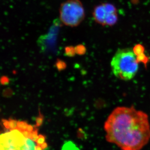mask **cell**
I'll list each match as a JSON object with an SVG mask.
<instances>
[{"label": "cell", "mask_w": 150, "mask_h": 150, "mask_svg": "<svg viewBox=\"0 0 150 150\" xmlns=\"http://www.w3.org/2000/svg\"><path fill=\"white\" fill-rule=\"evenodd\" d=\"M28 123L25 121H18L17 129L18 130L21 131L26 130L28 127Z\"/></svg>", "instance_id": "5b68a950"}, {"label": "cell", "mask_w": 150, "mask_h": 150, "mask_svg": "<svg viewBox=\"0 0 150 150\" xmlns=\"http://www.w3.org/2000/svg\"><path fill=\"white\" fill-rule=\"evenodd\" d=\"M39 137L38 135V129L37 128V127L35 126V129L33 131L31 132V140H32L33 142H36L38 139Z\"/></svg>", "instance_id": "ba28073f"}, {"label": "cell", "mask_w": 150, "mask_h": 150, "mask_svg": "<svg viewBox=\"0 0 150 150\" xmlns=\"http://www.w3.org/2000/svg\"><path fill=\"white\" fill-rule=\"evenodd\" d=\"M107 142L122 150H140L150 139L147 114L134 107L115 109L104 123Z\"/></svg>", "instance_id": "6da1fadb"}, {"label": "cell", "mask_w": 150, "mask_h": 150, "mask_svg": "<svg viewBox=\"0 0 150 150\" xmlns=\"http://www.w3.org/2000/svg\"><path fill=\"white\" fill-rule=\"evenodd\" d=\"M35 150H43V149H42V148L41 147V146L40 145H37V146H35Z\"/></svg>", "instance_id": "9a60e30c"}, {"label": "cell", "mask_w": 150, "mask_h": 150, "mask_svg": "<svg viewBox=\"0 0 150 150\" xmlns=\"http://www.w3.org/2000/svg\"><path fill=\"white\" fill-rule=\"evenodd\" d=\"M40 146H41V147L43 150H45L48 147L47 143L45 142V143H43Z\"/></svg>", "instance_id": "5bb4252c"}, {"label": "cell", "mask_w": 150, "mask_h": 150, "mask_svg": "<svg viewBox=\"0 0 150 150\" xmlns=\"http://www.w3.org/2000/svg\"><path fill=\"white\" fill-rule=\"evenodd\" d=\"M61 22L67 26L76 27L83 21L85 9L80 0H67L61 4L59 9Z\"/></svg>", "instance_id": "3957f363"}, {"label": "cell", "mask_w": 150, "mask_h": 150, "mask_svg": "<svg viewBox=\"0 0 150 150\" xmlns=\"http://www.w3.org/2000/svg\"><path fill=\"white\" fill-rule=\"evenodd\" d=\"M34 129H35V126H33L31 125L28 124V127H27V129H26V130L29 132L31 133V132L33 131Z\"/></svg>", "instance_id": "4fadbf2b"}, {"label": "cell", "mask_w": 150, "mask_h": 150, "mask_svg": "<svg viewBox=\"0 0 150 150\" xmlns=\"http://www.w3.org/2000/svg\"><path fill=\"white\" fill-rule=\"evenodd\" d=\"M9 122L10 126V130H14L17 129L18 121L16 120L12 119L11 118H9Z\"/></svg>", "instance_id": "52a82bcc"}, {"label": "cell", "mask_w": 150, "mask_h": 150, "mask_svg": "<svg viewBox=\"0 0 150 150\" xmlns=\"http://www.w3.org/2000/svg\"><path fill=\"white\" fill-rule=\"evenodd\" d=\"M10 82V80L7 76H4L0 78V83L2 85H7Z\"/></svg>", "instance_id": "30bf717a"}, {"label": "cell", "mask_w": 150, "mask_h": 150, "mask_svg": "<svg viewBox=\"0 0 150 150\" xmlns=\"http://www.w3.org/2000/svg\"><path fill=\"white\" fill-rule=\"evenodd\" d=\"M1 122H2V124H3V126H4L5 128L10 130V126H9V122L8 120L3 118V119H1Z\"/></svg>", "instance_id": "8fae6325"}, {"label": "cell", "mask_w": 150, "mask_h": 150, "mask_svg": "<svg viewBox=\"0 0 150 150\" xmlns=\"http://www.w3.org/2000/svg\"><path fill=\"white\" fill-rule=\"evenodd\" d=\"M45 139L46 137L45 136H44L43 134H40L39 135V137L38 139L36 142L38 145H41L43 143H45Z\"/></svg>", "instance_id": "9c48e42d"}, {"label": "cell", "mask_w": 150, "mask_h": 150, "mask_svg": "<svg viewBox=\"0 0 150 150\" xmlns=\"http://www.w3.org/2000/svg\"><path fill=\"white\" fill-rule=\"evenodd\" d=\"M139 61L134 51L131 48L119 49L111 62L112 70L117 78L130 81L134 78L139 70Z\"/></svg>", "instance_id": "7a4b0ae2"}, {"label": "cell", "mask_w": 150, "mask_h": 150, "mask_svg": "<svg viewBox=\"0 0 150 150\" xmlns=\"http://www.w3.org/2000/svg\"><path fill=\"white\" fill-rule=\"evenodd\" d=\"M21 133L22 134H23L24 137H25L26 139H30L31 138V133L28 131L27 130H23V131H21Z\"/></svg>", "instance_id": "7c38bea8"}, {"label": "cell", "mask_w": 150, "mask_h": 150, "mask_svg": "<svg viewBox=\"0 0 150 150\" xmlns=\"http://www.w3.org/2000/svg\"><path fill=\"white\" fill-rule=\"evenodd\" d=\"M44 117L40 113V111H39V115L36 118V126L37 127H40L43 123Z\"/></svg>", "instance_id": "8992f818"}, {"label": "cell", "mask_w": 150, "mask_h": 150, "mask_svg": "<svg viewBox=\"0 0 150 150\" xmlns=\"http://www.w3.org/2000/svg\"><path fill=\"white\" fill-rule=\"evenodd\" d=\"M93 17L96 23L103 26H112L118 19L117 8L114 4L108 3L96 6L93 11Z\"/></svg>", "instance_id": "277c9868"}]
</instances>
